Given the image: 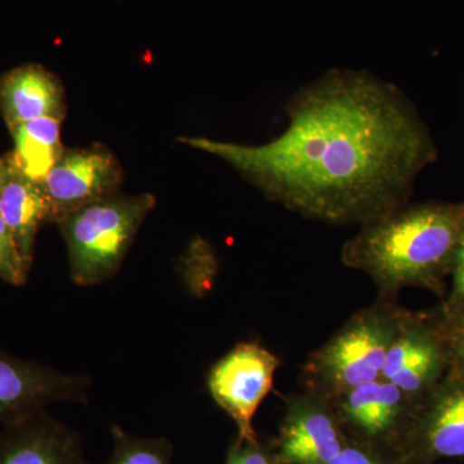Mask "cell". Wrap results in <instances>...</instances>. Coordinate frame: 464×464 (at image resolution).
<instances>
[{
    "label": "cell",
    "mask_w": 464,
    "mask_h": 464,
    "mask_svg": "<svg viewBox=\"0 0 464 464\" xmlns=\"http://www.w3.org/2000/svg\"><path fill=\"white\" fill-rule=\"evenodd\" d=\"M342 426L350 427L362 444L401 445L417 402L386 380L368 382L331 399Z\"/></svg>",
    "instance_id": "ba28073f"
},
{
    "label": "cell",
    "mask_w": 464,
    "mask_h": 464,
    "mask_svg": "<svg viewBox=\"0 0 464 464\" xmlns=\"http://www.w3.org/2000/svg\"><path fill=\"white\" fill-rule=\"evenodd\" d=\"M451 277H453V286L442 310V322L445 324L464 319V234L460 237L456 256H454Z\"/></svg>",
    "instance_id": "ac0fdd59"
},
{
    "label": "cell",
    "mask_w": 464,
    "mask_h": 464,
    "mask_svg": "<svg viewBox=\"0 0 464 464\" xmlns=\"http://www.w3.org/2000/svg\"><path fill=\"white\" fill-rule=\"evenodd\" d=\"M155 203L151 194L116 192L61 219L72 282L94 285L115 275Z\"/></svg>",
    "instance_id": "277c9868"
},
{
    "label": "cell",
    "mask_w": 464,
    "mask_h": 464,
    "mask_svg": "<svg viewBox=\"0 0 464 464\" xmlns=\"http://www.w3.org/2000/svg\"><path fill=\"white\" fill-rule=\"evenodd\" d=\"M463 234L464 206H404L362 226L341 261L368 275L378 298L395 299L409 286L441 293Z\"/></svg>",
    "instance_id": "7a4b0ae2"
},
{
    "label": "cell",
    "mask_w": 464,
    "mask_h": 464,
    "mask_svg": "<svg viewBox=\"0 0 464 464\" xmlns=\"http://www.w3.org/2000/svg\"><path fill=\"white\" fill-rule=\"evenodd\" d=\"M405 314L395 299L384 298L353 314L308 356L302 369L304 391L331 400L382 380L387 353Z\"/></svg>",
    "instance_id": "3957f363"
},
{
    "label": "cell",
    "mask_w": 464,
    "mask_h": 464,
    "mask_svg": "<svg viewBox=\"0 0 464 464\" xmlns=\"http://www.w3.org/2000/svg\"><path fill=\"white\" fill-rule=\"evenodd\" d=\"M226 464H275V460L266 453L259 442L237 441L228 454Z\"/></svg>",
    "instance_id": "ffe728a7"
},
{
    "label": "cell",
    "mask_w": 464,
    "mask_h": 464,
    "mask_svg": "<svg viewBox=\"0 0 464 464\" xmlns=\"http://www.w3.org/2000/svg\"><path fill=\"white\" fill-rule=\"evenodd\" d=\"M0 216L5 219L27 267L33 262L36 232L45 222H53V213L41 183L14 173L0 188Z\"/></svg>",
    "instance_id": "5bb4252c"
},
{
    "label": "cell",
    "mask_w": 464,
    "mask_h": 464,
    "mask_svg": "<svg viewBox=\"0 0 464 464\" xmlns=\"http://www.w3.org/2000/svg\"><path fill=\"white\" fill-rule=\"evenodd\" d=\"M280 360L257 342H243L226 353L208 375L213 400L230 415L240 442H258L253 418L271 392Z\"/></svg>",
    "instance_id": "5b68a950"
},
{
    "label": "cell",
    "mask_w": 464,
    "mask_h": 464,
    "mask_svg": "<svg viewBox=\"0 0 464 464\" xmlns=\"http://www.w3.org/2000/svg\"><path fill=\"white\" fill-rule=\"evenodd\" d=\"M346 445L331 400L306 391L288 399L275 464H326Z\"/></svg>",
    "instance_id": "30bf717a"
},
{
    "label": "cell",
    "mask_w": 464,
    "mask_h": 464,
    "mask_svg": "<svg viewBox=\"0 0 464 464\" xmlns=\"http://www.w3.org/2000/svg\"><path fill=\"white\" fill-rule=\"evenodd\" d=\"M401 447L408 456L464 457V374L449 369L418 402Z\"/></svg>",
    "instance_id": "9c48e42d"
},
{
    "label": "cell",
    "mask_w": 464,
    "mask_h": 464,
    "mask_svg": "<svg viewBox=\"0 0 464 464\" xmlns=\"http://www.w3.org/2000/svg\"><path fill=\"white\" fill-rule=\"evenodd\" d=\"M29 270L21 257L14 235L0 216V279L12 285H23Z\"/></svg>",
    "instance_id": "e0dca14e"
},
{
    "label": "cell",
    "mask_w": 464,
    "mask_h": 464,
    "mask_svg": "<svg viewBox=\"0 0 464 464\" xmlns=\"http://www.w3.org/2000/svg\"><path fill=\"white\" fill-rule=\"evenodd\" d=\"M123 168L106 146L65 150L53 169L41 183L60 222L70 213L118 192Z\"/></svg>",
    "instance_id": "52a82bcc"
},
{
    "label": "cell",
    "mask_w": 464,
    "mask_h": 464,
    "mask_svg": "<svg viewBox=\"0 0 464 464\" xmlns=\"http://www.w3.org/2000/svg\"><path fill=\"white\" fill-rule=\"evenodd\" d=\"M114 451L106 464H170L173 445L164 438H137L111 427Z\"/></svg>",
    "instance_id": "2e32d148"
},
{
    "label": "cell",
    "mask_w": 464,
    "mask_h": 464,
    "mask_svg": "<svg viewBox=\"0 0 464 464\" xmlns=\"http://www.w3.org/2000/svg\"><path fill=\"white\" fill-rule=\"evenodd\" d=\"M289 125L264 145L181 137L221 159L268 199L332 225L364 226L406 206L432 150L391 83L332 70L290 101Z\"/></svg>",
    "instance_id": "6da1fadb"
},
{
    "label": "cell",
    "mask_w": 464,
    "mask_h": 464,
    "mask_svg": "<svg viewBox=\"0 0 464 464\" xmlns=\"http://www.w3.org/2000/svg\"><path fill=\"white\" fill-rule=\"evenodd\" d=\"M9 174H11V167H9L7 158H0V188L7 181Z\"/></svg>",
    "instance_id": "7402d4cb"
},
{
    "label": "cell",
    "mask_w": 464,
    "mask_h": 464,
    "mask_svg": "<svg viewBox=\"0 0 464 464\" xmlns=\"http://www.w3.org/2000/svg\"><path fill=\"white\" fill-rule=\"evenodd\" d=\"M326 464H393L384 458L382 448L373 445L347 444Z\"/></svg>",
    "instance_id": "d6986e66"
},
{
    "label": "cell",
    "mask_w": 464,
    "mask_h": 464,
    "mask_svg": "<svg viewBox=\"0 0 464 464\" xmlns=\"http://www.w3.org/2000/svg\"><path fill=\"white\" fill-rule=\"evenodd\" d=\"M90 378L67 375L0 351V422L61 401H87Z\"/></svg>",
    "instance_id": "8fae6325"
},
{
    "label": "cell",
    "mask_w": 464,
    "mask_h": 464,
    "mask_svg": "<svg viewBox=\"0 0 464 464\" xmlns=\"http://www.w3.org/2000/svg\"><path fill=\"white\" fill-rule=\"evenodd\" d=\"M444 325L450 347V371L464 374V319Z\"/></svg>",
    "instance_id": "44dd1931"
},
{
    "label": "cell",
    "mask_w": 464,
    "mask_h": 464,
    "mask_svg": "<svg viewBox=\"0 0 464 464\" xmlns=\"http://www.w3.org/2000/svg\"><path fill=\"white\" fill-rule=\"evenodd\" d=\"M450 347L444 323L406 311L384 362L382 380L420 402L450 369Z\"/></svg>",
    "instance_id": "8992f818"
},
{
    "label": "cell",
    "mask_w": 464,
    "mask_h": 464,
    "mask_svg": "<svg viewBox=\"0 0 464 464\" xmlns=\"http://www.w3.org/2000/svg\"><path fill=\"white\" fill-rule=\"evenodd\" d=\"M0 464H87L78 433L44 409L11 422L0 431Z\"/></svg>",
    "instance_id": "7c38bea8"
},
{
    "label": "cell",
    "mask_w": 464,
    "mask_h": 464,
    "mask_svg": "<svg viewBox=\"0 0 464 464\" xmlns=\"http://www.w3.org/2000/svg\"><path fill=\"white\" fill-rule=\"evenodd\" d=\"M61 123L43 118L9 128L14 143L7 157L11 169L30 181H44L66 150L61 142Z\"/></svg>",
    "instance_id": "9a60e30c"
},
{
    "label": "cell",
    "mask_w": 464,
    "mask_h": 464,
    "mask_svg": "<svg viewBox=\"0 0 464 464\" xmlns=\"http://www.w3.org/2000/svg\"><path fill=\"white\" fill-rule=\"evenodd\" d=\"M0 110L8 128L43 118L63 121L66 115L65 91L53 72L29 63L0 79Z\"/></svg>",
    "instance_id": "4fadbf2b"
}]
</instances>
